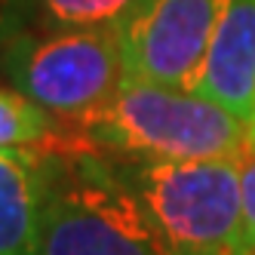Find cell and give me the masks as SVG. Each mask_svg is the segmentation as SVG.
<instances>
[{
    "label": "cell",
    "mask_w": 255,
    "mask_h": 255,
    "mask_svg": "<svg viewBox=\"0 0 255 255\" xmlns=\"http://www.w3.org/2000/svg\"><path fill=\"white\" fill-rule=\"evenodd\" d=\"M71 148L117 160L240 157L249 123L181 86L126 77L93 114L65 126Z\"/></svg>",
    "instance_id": "1"
},
{
    "label": "cell",
    "mask_w": 255,
    "mask_h": 255,
    "mask_svg": "<svg viewBox=\"0 0 255 255\" xmlns=\"http://www.w3.org/2000/svg\"><path fill=\"white\" fill-rule=\"evenodd\" d=\"M249 135H255V114H252V120H249Z\"/></svg>",
    "instance_id": "12"
},
{
    "label": "cell",
    "mask_w": 255,
    "mask_h": 255,
    "mask_svg": "<svg viewBox=\"0 0 255 255\" xmlns=\"http://www.w3.org/2000/svg\"><path fill=\"white\" fill-rule=\"evenodd\" d=\"M0 74L62 126L93 114L129 77L120 28H25L3 49Z\"/></svg>",
    "instance_id": "4"
},
{
    "label": "cell",
    "mask_w": 255,
    "mask_h": 255,
    "mask_svg": "<svg viewBox=\"0 0 255 255\" xmlns=\"http://www.w3.org/2000/svg\"><path fill=\"white\" fill-rule=\"evenodd\" d=\"M194 93L228 108L240 120L255 114V0H225L203 56Z\"/></svg>",
    "instance_id": "6"
},
{
    "label": "cell",
    "mask_w": 255,
    "mask_h": 255,
    "mask_svg": "<svg viewBox=\"0 0 255 255\" xmlns=\"http://www.w3.org/2000/svg\"><path fill=\"white\" fill-rule=\"evenodd\" d=\"M28 28V0H0V59L19 31Z\"/></svg>",
    "instance_id": "11"
},
{
    "label": "cell",
    "mask_w": 255,
    "mask_h": 255,
    "mask_svg": "<svg viewBox=\"0 0 255 255\" xmlns=\"http://www.w3.org/2000/svg\"><path fill=\"white\" fill-rule=\"evenodd\" d=\"M225 0H141L120 28L126 74L191 89Z\"/></svg>",
    "instance_id": "5"
},
{
    "label": "cell",
    "mask_w": 255,
    "mask_h": 255,
    "mask_svg": "<svg viewBox=\"0 0 255 255\" xmlns=\"http://www.w3.org/2000/svg\"><path fill=\"white\" fill-rule=\"evenodd\" d=\"M108 163L135 197L166 255H252L243 222L240 157H108Z\"/></svg>",
    "instance_id": "2"
},
{
    "label": "cell",
    "mask_w": 255,
    "mask_h": 255,
    "mask_svg": "<svg viewBox=\"0 0 255 255\" xmlns=\"http://www.w3.org/2000/svg\"><path fill=\"white\" fill-rule=\"evenodd\" d=\"M37 255H166L108 157L43 151Z\"/></svg>",
    "instance_id": "3"
},
{
    "label": "cell",
    "mask_w": 255,
    "mask_h": 255,
    "mask_svg": "<svg viewBox=\"0 0 255 255\" xmlns=\"http://www.w3.org/2000/svg\"><path fill=\"white\" fill-rule=\"evenodd\" d=\"M141 0H28V28H123Z\"/></svg>",
    "instance_id": "9"
},
{
    "label": "cell",
    "mask_w": 255,
    "mask_h": 255,
    "mask_svg": "<svg viewBox=\"0 0 255 255\" xmlns=\"http://www.w3.org/2000/svg\"><path fill=\"white\" fill-rule=\"evenodd\" d=\"M0 148L65 151L71 148L65 126L12 86H0Z\"/></svg>",
    "instance_id": "8"
},
{
    "label": "cell",
    "mask_w": 255,
    "mask_h": 255,
    "mask_svg": "<svg viewBox=\"0 0 255 255\" xmlns=\"http://www.w3.org/2000/svg\"><path fill=\"white\" fill-rule=\"evenodd\" d=\"M240 191H243V222H246V243L255 255V135H249L240 154Z\"/></svg>",
    "instance_id": "10"
},
{
    "label": "cell",
    "mask_w": 255,
    "mask_h": 255,
    "mask_svg": "<svg viewBox=\"0 0 255 255\" xmlns=\"http://www.w3.org/2000/svg\"><path fill=\"white\" fill-rule=\"evenodd\" d=\"M43 151L0 148V255H37Z\"/></svg>",
    "instance_id": "7"
}]
</instances>
